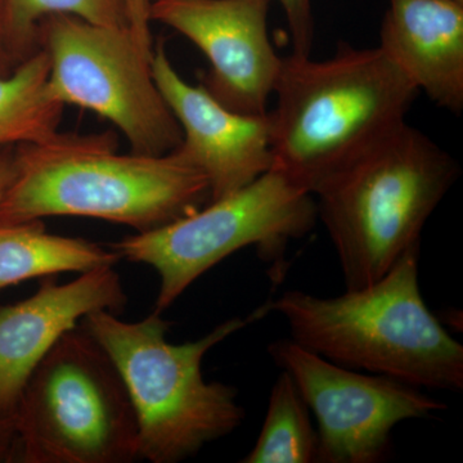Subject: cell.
<instances>
[{"mask_svg": "<svg viewBox=\"0 0 463 463\" xmlns=\"http://www.w3.org/2000/svg\"><path fill=\"white\" fill-rule=\"evenodd\" d=\"M270 312L269 303L248 318H232L203 339L166 341L170 322L154 312L139 322H125L108 310L81 319L114 362L132 401L138 422V457L152 463H176L206 444L227 437L245 420L237 390L203 379L209 350Z\"/></svg>", "mask_w": 463, "mask_h": 463, "instance_id": "277c9868", "label": "cell"}, {"mask_svg": "<svg viewBox=\"0 0 463 463\" xmlns=\"http://www.w3.org/2000/svg\"><path fill=\"white\" fill-rule=\"evenodd\" d=\"M0 201V224L85 216L137 233L196 212L210 201L205 176L175 151L120 154L111 132L54 133L21 145Z\"/></svg>", "mask_w": 463, "mask_h": 463, "instance_id": "7a4b0ae2", "label": "cell"}, {"mask_svg": "<svg viewBox=\"0 0 463 463\" xmlns=\"http://www.w3.org/2000/svg\"><path fill=\"white\" fill-rule=\"evenodd\" d=\"M151 0H125L129 29L146 56L152 58L154 42L151 33Z\"/></svg>", "mask_w": 463, "mask_h": 463, "instance_id": "d6986e66", "label": "cell"}, {"mask_svg": "<svg viewBox=\"0 0 463 463\" xmlns=\"http://www.w3.org/2000/svg\"><path fill=\"white\" fill-rule=\"evenodd\" d=\"M383 52L439 108L463 109V3L389 0Z\"/></svg>", "mask_w": 463, "mask_h": 463, "instance_id": "4fadbf2b", "label": "cell"}, {"mask_svg": "<svg viewBox=\"0 0 463 463\" xmlns=\"http://www.w3.org/2000/svg\"><path fill=\"white\" fill-rule=\"evenodd\" d=\"M14 458L24 463H130L138 422L118 368L83 326L33 368L14 411Z\"/></svg>", "mask_w": 463, "mask_h": 463, "instance_id": "8992f818", "label": "cell"}, {"mask_svg": "<svg viewBox=\"0 0 463 463\" xmlns=\"http://www.w3.org/2000/svg\"><path fill=\"white\" fill-rule=\"evenodd\" d=\"M313 194L270 169L241 190L209 201L191 214L112 243L121 259L147 264L160 276L156 310L163 313L192 283L233 252L258 246L276 258L316 225Z\"/></svg>", "mask_w": 463, "mask_h": 463, "instance_id": "52a82bcc", "label": "cell"}, {"mask_svg": "<svg viewBox=\"0 0 463 463\" xmlns=\"http://www.w3.org/2000/svg\"><path fill=\"white\" fill-rule=\"evenodd\" d=\"M288 18L292 39V53L310 56L315 21H313L310 0H279Z\"/></svg>", "mask_w": 463, "mask_h": 463, "instance_id": "ac0fdd59", "label": "cell"}, {"mask_svg": "<svg viewBox=\"0 0 463 463\" xmlns=\"http://www.w3.org/2000/svg\"><path fill=\"white\" fill-rule=\"evenodd\" d=\"M270 0H155L151 21L194 43L209 61L201 85L222 105L265 115L283 58L268 35Z\"/></svg>", "mask_w": 463, "mask_h": 463, "instance_id": "30bf717a", "label": "cell"}, {"mask_svg": "<svg viewBox=\"0 0 463 463\" xmlns=\"http://www.w3.org/2000/svg\"><path fill=\"white\" fill-rule=\"evenodd\" d=\"M152 74L182 130L176 154L205 176L210 201L254 182L273 165L269 114L245 115L222 105L203 85L182 78L164 43L154 47Z\"/></svg>", "mask_w": 463, "mask_h": 463, "instance_id": "8fae6325", "label": "cell"}, {"mask_svg": "<svg viewBox=\"0 0 463 463\" xmlns=\"http://www.w3.org/2000/svg\"><path fill=\"white\" fill-rule=\"evenodd\" d=\"M115 267L80 273L58 285L45 279L20 303L0 307V420L14 423L21 392L33 368L67 331L99 310L118 313L127 295Z\"/></svg>", "mask_w": 463, "mask_h": 463, "instance_id": "7c38bea8", "label": "cell"}, {"mask_svg": "<svg viewBox=\"0 0 463 463\" xmlns=\"http://www.w3.org/2000/svg\"><path fill=\"white\" fill-rule=\"evenodd\" d=\"M151 2H155V0H151Z\"/></svg>", "mask_w": 463, "mask_h": 463, "instance_id": "cb8c5ba5", "label": "cell"}, {"mask_svg": "<svg viewBox=\"0 0 463 463\" xmlns=\"http://www.w3.org/2000/svg\"><path fill=\"white\" fill-rule=\"evenodd\" d=\"M8 47L9 50L17 53L21 58L29 57L25 53L18 48L16 43H14V39H12L11 33H9L7 25H5V0H0V54H2L3 48Z\"/></svg>", "mask_w": 463, "mask_h": 463, "instance_id": "44dd1931", "label": "cell"}, {"mask_svg": "<svg viewBox=\"0 0 463 463\" xmlns=\"http://www.w3.org/2000/svg\"><path fill=\"white\" fill-rule=\"evenodd\" d=\"M120 260L114 249L48 233L42 221L0 224V289L35 277L115 267Z\"/></svg>", "mask_w": 463, "mask_h": 463, "instance_id": "5bb4252c", "label": "cell"}, {"mask_svg": "<svg viewBox=\"0 0 463 463\" xmlns=\"http://www.w3.org/2000/svg\"><path fill=\"white\" fill-rule=\"evenodd\" d=\"M16 455V438L14 423L0 420V462L9 461Z\"/></svg>", "mask_w": 463, "mask_h": 463, "instance_id": "ffe728a7", "label": "cell"}, {"mask_svg": "<svg viewBox=\"0 0 463 463\" xmlns=\"http://www.w3.org/2000/svg\"><path fill=\"white\" fill-rule=\"evenodd\" d=\"M14 156L0 154V201L5 196L12 176H14Z\"/></svg>", "mask_w": 463, "mask_h": 463, "instance_id": "7402d4cb", "label": "cell"}, {"mask_svg": "<svg viewBox=\"0 0 463 463\" xmlns=\"http://www.w3.org/2000/svg\"><path fill=\"white\" fill-rule=\"evenodd\" d=\"M419 93L380 47L283 57L269 114L272 170L316 194L403 125Z\"/></svg>", "mask_w": 463, "mask_h": 463, "instance_id": "6da1fadb", "label": "cell"}, {"mask_svg": "<svg viewBox=\"0 0 463 463\" xmlns=\"http://www.w3.org/2000/svg\"><path fill=\"white\" fill-rule=\"evenodd\" d=\"M420 246L383 279L336 298L286 291L270 312L291 340L332 364L414 386L461 392L463 346L426 306L419 282Z\"/></svg>", "mask_w": 463, "mask_h": 463, "instance_id": "3957f363", "label": "cell"}, {"mask_svg": "<svg viewBox=\"0 0 463 463\" xmlns=\"http://www.w3.org/2000/svg\"><path fill=\"white\" fill-rule=\"evenodd\" d=\"M54 14H69L109 27H129L125 0H5V25L21 51L41 48L39 26Z\"/></svg>", "mask_w": 463, "mask_h": 463, "instance_id": "e0dca14e", "label": "cell"}, {"mask_svg": "<svg viewBox=\"0 0 463 463\" xmlns=\"http://www.w3.org/2000/svg\"><path fill=\"white\" fill-rule=\"evenodd\" d=\"M318 434L310 410L288 373L282 370L270 390L257 444L242 463H312Z\"/></svg>", "mask_w": 463, "mask_h": 463, "instance_id": "2e32d148", "label": "cell"}, {"mask_svg": "<svg viewBox=\"0 0 463 463\" xmlns=\"http://www.w3.org/2000/svg\"><path fill=\"white\" fill-rule=\"evenodd\" d=\"M289 373L318 422V463H379L392 452L398 423L429 419L448 408L402 381L332 364L291 339L268 346Z\"/></svg>", "mask_w": 463, "mask_h": 463, "instance_id": "9c48e42d", "label": "cell"}, {"mask_svg": "<svg viewBox=\"0 0 463 463\" xmlns=\"http://www.w3.org/2000/svg\"><path fill=\"white\" fill-rule=\"evenodd\" d=\"M48 76L50 57L42 47L0 75V147L43 141L58 132L65 106L52 96Z\"/></svg>", "mask_w": 463, "mask_h": 463, "instance_id": "9a60e30c", "label": "cell"}, {"mask_svg": "<svg viewBox=\"0 0 463 463\" xmlns=\"http://www.w3.org/2000/svg\"><path fill=\"white\" fill-rule=\"evenodd\" d=\"M458 163L407 121L317 191L346 289L383 279L421 246L434 210L459 176Z\"/></svg>", "mask_w": 463, "mask_h": 463, "instance_id": "5b68a950", "label": "cell"}, {"mask_svg": "<svg viewBox=\"0 0 463 463\" xmlns=\"http://www.w3.org/2000/svg\"><path fill=\"white\" fill-rule=\"evenodd\" d=\"M457 2L463 3V0H457Z\"/></svg>", "mask_w": 463, "mask_h": 463, "instance_id": "603a6c76", "label": "cell"}, {"mask_svg": "<svg viewBox=\"0 0 463 463\" xmlns=\"http://www.w3.org/2000/svg\"><path fill=\"white\" fill-rule=\"evenodd\" d=\"M39 44L50 57L48 88L65 108L108 118L134 154L160 156L181 145V127L155 81L152 58L129 27L54 14L42 21Z\"/></svg>", "mask_w": 463, "mask_h": 463, "instance_id": "ba28073f", "label": "cell"}]
</instances>
